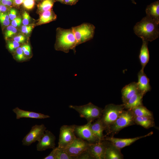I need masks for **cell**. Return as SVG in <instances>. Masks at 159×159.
Returning a JSON list of instances; mask_svg holds the SVG:
<instances>
[{"mask_svg": "<svg viewBox=\"0 0 159 159\" xmlns=\"http://www.w3.org/2000/svg\"><path fill=\"white\" fill-rule=\"evenodd\" d=\"M159 24L146 15L136 23L133 28L134 32L142 40L152 42L159 37Z\"/></svg>", "mask_w": 159, "mask_h": 159, "instance_id": "obj_1", "label": "cell"}, {"mask_svg": "<svg viewBox=\"0 0 159 159\" xmlns=\"http://www.w3.org/2000/svg\"><path fill=\"white\" fill-rule=\"evenodd\" d=\"M77 42L71 28L64 29L58 28L57 30L56 40L55 45L56 50L67 53L73 50L75 53Z\"/></svg>", "mask_w": 159, "mask_h": 159, "instance_id": "obj_2", "label": "cell"}, {"mask_svg": "<svg viewBox=\"0 0 159 159\" xmlns=\"http://www.w3.org/2000/svg\"><path fill=\"white\" fill-rule=\"evenodd\" d=\"M125 109L124 104H110L102 109L100 117L104 127L107 130L116 120Z\"/></svg>", "mask_w": 159, "mask_h": 159, "instance_id": "obj_3", "label": "cell"}, {"mask_svg": "<svg viewBox=\"0 0 159 159\" xmlns=\"http://www.w3.org/2000/svg\"><path fill=\"white\" fill-rule=\"evenodd\" d=\"M134 117L131 110H124L114 122L106 130L107 134L112 136L124 128L135 124Z\"/></svg>", "mask_w": 159, "mask_h": 159, "instance_id": "obj_4", "label": "cell"}, {"mask_svg": "<svg viewBox=\"0 0 159 159\" xmlns=\"http://www.w3.org/2000/svg\"><path fill=\"white\" fill-rule=\"evenodd\" d=\"M69 107L77 111L81 117L85 118L87 123H92L95 120L100 118L102 110V108L91 102L82 105H70Z\"/></svg>", "mask_w": 159, "mask_h": 159, "instance_id": "obj_5", "label": "cell"}, {"mask_svg": "<svg viewBox=\"0 0 159 159\" xmlns=\"http://www.w3.org/2000/svg\"><path fill=\"white\" fill-rule=\"evenodd\" d=\"M77 42V45L89 41L94 37L95 26L88 23H84L71 28Z\"/></svg>", "mask_w": 159, "mask_h": 159, "instance_id": "obj_6", "label": "cell"}, {"mask_svg": "<svg viewBox=\"0 0 159 159\" xmlns=\"http://www.w3.org/2000/svg\"><path fill=\"white\" fill-rule=\"evenodd\" d=\"M75 125H63L60 128L58 147L65 149L77 138L74 129Z\"/></svg>", "mask_w": 159, "mask_h": 159, "instance_id": "obj_7", "label": "cell"}, {"mask_svg": "<svg viewBox=\"0 0 159 159\" xmlns=\"http://www.w3.org/2000/svg\"><path fill=\"white\" fill-rule=\"evenodd\" d=\"M46 128L43 124L33 126L22 140L23 145L29 146L36 141H39L44 135Z\"/></svg>", "mask_w": 159, "mask_h": 159, "instance_id": "obj_8", "label": "cell"}, {"mask_svg": "<svg viewBox=\"0 0 159 159\" xmlns=\"http://www.w3.org/2000/svg\"><path fill=\"white\" fill-rule=\"evenodd\" d=\"M92 123H87L82 125H75L74 132L78 138L87 142L89 143H95L99 142L94 135L90 128Z\"/></svg>", "mask_w": 159, "mask_h": 159, "instance_id": "obj_9", "label": "cell"}, {"mask_svg": "<svg viewBox=\"0 0 159 159\" xmlns=\"http://www.w3.org/2000/svg\"><path fill=\"white\" fill-rule=\"evenodd\" d=\"M89 143L77 138L73 142L64 150L69 156L75 157L85 151Z\"/></svg>", "mask_w": 159, "mask_h": 159, "instance_id": "obj_10", "label": "cell"}, {"mask_svg": "<svg viewBox=\"0 0 159 159\" xmlns=\"http://www.w3.org/2000/svg\"><path fill=\"white\" fill-rule=\"evenodd\" d=\"M107 141L105 140L95 143H89L86 151L93 159H104Z\"/></svg>", "mask_w": 159, "mask_h": 159, "instance_id": "obj_11", "label": "cell"}, {"mask_svg": "<svg viewBox=\"0 0 159 159\" xmlns=\"http://www.w3.org/2000/svg\"><path fill=\"white\" fill-rule=\"evenodd\" d=\"M55 136L50 131L45 130L44 134L37 145V151H42L55 147Z\"/></svg>", "mask_w": 159, "mask_h": 159, "instance_id": "obj_12", "label": "cell"}, {"mask_svg": "<svg viewBox=\"0 0 159 159\" xmlns=\"http://www.w3.org/2000/svg\"><path fill=\"white\" fill-rule=\"evenodd\" d=\"M153 133V132H151L146 135L132 138H117L111 136L105 138L104 140L110 142L121 150L125 147L130 145L140 139L152 135Z\"/></svg>", "mask_w": 159, "mask_h": 159, "instance_id": "obj_13", "label": "cell"}, {"mask_svg": "<svg viewBox=\"0 0 159 159\" xmlns=\"http://www.w3.org/2000/svg\"><path fill=\"white\" fill-rule=\"evenodd\" d=\"M138 82H137L139 91L144 95L151 90L149 79L144 70H140L138 74Z\"/></svg>", "mask_w": 159, "mask_h": 159, "instance_id": "obj_14", "label": "cell"}, {"mask_svg": "<svg viewBox=\"0 0 159 159\" xmlns=\"http://www.w3.org/2000/svg\"><path fill=\"white\" fill-rule=\"evenodd\" d=\"M13 112L16 115V119H19L22 118L43 119L50 117L48 115L34 112L24 110L16 107L13 110Z\"/></svg>", "mask_w": 159, "mask_h": 159, "instance_id": "obj_15", "label": "cell"}, {"mask_svg": "<svg viewBox=\"0 0 159 159\" xmlns=\"http://www.w3.org/2000/svg\"><path fill=\"white\" fill-rule=\"evenodd\" d=\"M123 159V156L120 151V149L110 142L107 141L104 159Z\"/></svg>", "mask_w": 159, "mask_h": 159, "instance_id": "obj_16", "label": "cell"}, {"mask_svg": "<svg viewBox=\"0 0 159 159\" xmlns=\"http://www.w3.org/2000/svg\"><path fill=\"white\" fill-rule=\"evenodd\" d=\"M139 92L136 82H131L124 87L121 90L123 104L126 103L132 96Z\"/></svg>", "mask_w": 159, "mask_h": 159, "instance_id": "obj_17", "label": "cell"}, {"mask_svg": "<svg viewBox=\"0 0 159 159\" xmlns=\"http://www.w3.org/2000/svg\"><path fill=\"white\" fill-rule=\"evenodd\" d=\"M141 46L139 57L141 66V70H144L145 67L148 62L149 60V53L148 47V41L142 40Z\"/></svg>", "mask_w": 159, "mask_h": 159, "instance_id": "obj_18", "label": "cell"}, {"mask_svg": "<svg viewBox=\"0 0 159 159\" xmlns=\"http://www.w3.org/2000/svg\"><path fill=\"white\" fill-rule=\"evenodd\" d=\"M147 16L159 24V1H155L148 5L145 9Z\"/></svg>", "mask_w": 159, "mask_h": 159, "instance_id": "obj_19", "label": "cell"}, {"mask_svg": "<svg viewBox=\"0 0 159 159\" xmlns=\"http://www.w3.org/2000/svg\"><path fill=\"white\" fill-rule=\"evenodd\" d=\"M144 95L139 92L132 96L125 103V109L131 110L139 106L143 105L142 100Z\"/></svg>", "mask_w": 159, "mask_h": 159, "instance_id": "obj_20", "label": "cell"}, {"mask_svg": "<svg viewBox=\"0 0 159 159\" xmlns=\"http://www.w3.org/2000/svg\"><path fill=\"white\" fill-rule=\"evenodd\" d=\"M90 127L94 134L98 139V142H100L104 140L105 137L103 132L105 130V128L100 118L97 119V120L94 123H92Z\"/></svg>", "mask_w": 159, "mask_h": 159, "instance_id": "obj_21", "label": "cell"}, {"mask_svg": "<svg viewBox=\"0 0 159 159\" xmlns=\"http://www.w3.org/2000/svg\"><path fill=\"white\" fill-rule=\"evenodd\" d=\"M135 124L140 125L146 129H148L155 125L153 117L146 116L134 117Z\"/></svg>", "mask_w": 159, "mask_h": 159, "instance_id": "obj_22", "label": "cell"}, {"mask_svg": "<svg viewBox=\"0 0 159 159\" xmlns=\"http://www.w3.org/2000/svg\"><path fill=\"white\" fill-rule=\"evenodd\" d=\"M56 18V15L51 9L41 13L38 23L39 25L46 24L55 20Z\"/></svg>", "mask_w": 159, "mask_h": 159, "instance_id": "obj_23", "label": "cell"}, {"mask_svg": "<svg viewBox=\"0 0 159 159\" xmlns=\"http://www.w3.org/2000/svg\"><path fill=\"white\" fill-rule=\"evenodd\" d=\"M131 110L134 117L146 116L153 117L152 112L143 105L134 108Z\"/></svg>", "mask_w": 159, "mask_h": 159, "instance_id": "obj_24", "label": "cell"}, {"mask_svg": "<svg viewBox=\"0 0 159 159\" xmlns=\"http://www.w3.org/2000/svg\"><path fill=\"white\" fill-rule=\"evenodd\" d=\"M55 0H43L38 5L39 12H42L51 9L54 2Z\"/></svg>", "mask_w": 159, "mask_h": 159, "instance_id": "obj_25", "label": "cell"}, {"mask_svg": "<svg viewBox=\"0 0 159 159\" xmlns=\"http://www.w3.org/2000/svg\"><path fill=\"white\" fill-rule=\"evenodd\" d=\"M56 159H75V157L69 156L64 149L56 147Z\"/></svg>", "mask_w": 159, "mask_h": 159, "instance_id": "obj_26", "label": "cell"}, {"mask_svg": "<svg viewBox=\"0 0 159 159\" xmlns=\"http://www.w3.org/2000/svg\"><path fill=\"white\" fill-rule=\"evenodd\" d=\"M17 32L16 28L12 25L8 26L6 29L5 33V37L6 39L11 37L15 34Z\"/></svg>", "mask_w": 159, "mask_h": 159, "instance_id": "obj_27", "label": "cell"}, {"mask_svg": "<svg viewBox=\"0 0 159 159\" xmlns=\"http://www.w3.org/2000/svg\"><path fill=\"white\" fill-rule=\"evenodd\" d=\"M9 15L6 14L1 13L0 14V21L5 26H8L10 23Z\"/></svg>", "mask_w": 159, "mask_h": 159, "instance_id": "obj_28", "label": "cell"}, {"mask_svg": "<svg viewBox=\"0 0 159 159\" xmlns=\"http://www.w3.org/2000/svg\"><path fill=\"white\" fill-rule=\"evenodd\" d=\"M16 58L18 61L25 60L26 58L25 56L21 47H19L16 49Z\"/></svg>", "mask_w": 159, "mask_h": 159, "instance_id": "obj_29", "label": "cell"}, {"mask_svg": "<svg viewBox=\"0 0 159 159\" xmlns=\"http://www.w3.org/2000/svg\"><path fill=\"white\" fill-rule=\"evenodd\" d=\"M22 4L25 9L28 10H31L34 6L35 1L34 0H24Z\"/></svg>", "mask_w": 159, "mask_h": 159, "instance_id": "obj_30", "label": "cell"}, {"mask_svg": "<svg viewBox=\"0 0 159 159\" xmlns=\"http://www.w3.org/2000/svg\"><path fill=\"white\" fill-rule=\"evenodd\" d=\"M9 49L11 51H13L19 47L20 43L14 40L9 42L7 44Z\"/></svg>", "mask_w": 159, "mask_h": 159, "instance_id": "obj_31", "label": "cell"}, {"mask_svg": "<svg viewBox=\"0 0 159 159\" xmlns=\"http://www.w3.org/2000/svg\"><path fill=\"white\" fill-rule=\"evenodd\" d=\"M31 21V17L29 14L24 11L23 14L22 23L24 25H27L29 24Z\"/></svg>", "mask_w": 159, "mask_h": 159, "instance_id": "obj_32", "label": "cell"}, {"mask_svg": "<svg viewBox=\"0 0 159 159\" xmlns=\"http://www.w3.org/2000/svg\"><path fill=\"white\" fill-rule=\"evenodd\" d=\"M92 159L86 150L75 157V159Z\"/></svg>", "mask_w": 159, "mask_h": 159, "instance_id": "obj_33", "label": "cell"}, {"mask_svg": "<svg viewBox=\"0 0 159 159\" xmlns=\"http://www.w3.org/2000/svg\"><path fill=\"white\" fill-rule=\"evenodd\" d=\"M33 27L34 26L33 25H23L21 28V32L26 34H29L32 31Z\"/></svg>", "mask_w": 159, "mask_h": 159, "instance_id": "obj_34", "label": "cell"}, {"mask_svg": "<svg viewBox=\"0 0 159 159\" xmlns=\"http://www.w3.org/2000/svg\"><path fill=\"white\" fill-rule=\"evenodd\" d=\"M21 19L20 18H16L12 20L11 24L14 27H16L19 26L21 24Z\"/></svg>", "mask_w": 159, "mask_h": 159, "instance_id": "obj_35", "label": "cell"}, {"mask_svg": "<svg viewBox=\"0 0 159 159\" xmlns=\"http://www.w3.org/2000/svg\"><path fill=\"white\" fill-rule=\"evenodd\" d=\"M26 39L25 37L23 35H19L15 36L14 38V40L19 43H23L24 42Z\"/></svg>", "mask_w": 159, "mask_h": 159, "instance_id": "obj_36", "label": "cell"}, {"mask_svg": "<svg viewBox=\"0 0 159 159\" xmlns=\"http://www.w3.org/2000/svg\"><path fill=\"white\" fill-rule=\"evenodd\" d=\"M56 147L53 149L52 151L47 156L43 159H56Z\"/></svg>", "mask_w": 159, "mask_h": 159, "instance_id": "obj_37", "label": "cell"}, {"mask_svg": "<svg viewBox=\"0 0 159 159\" xmlns=\"http://www.w3.org/2000/svg\"><path fill=\"white\" fill-rule=\"evenodd\" d=\"M10 19L12 20L16 18L17 11L14 9H11L9 14Z\"/></svg>", "mask_w": 159, "mask_h": 159, "instance_id": "obj_38", "label": "cell"}, {"mask_svg": "<svg viewBox=\"0 0 159 159\" xmlns=\"http://www.w3.org/2000/svg\"><path fill=\"white\" fill-rule=\"evenodd\" d=\"M78 1L79 0H64L63 4L72 5L76 4Z\"/></svg>", "mask_w": 159, "mask_h": 159, "instance_id": "obj_39", "label": "cell"}, {"mask_svg": "<svg viewBox=\"0 0 159 159\" xmlns=\"http://www.w3.org/2000/svg\"><path fill=\"white\" fill-rule=\"evenodd\" d=\"M13 0H1V4L6 6H10L12 4Z\"/></svg>", "mask_w": 159, "mask_h": 159, "instance_id": "obj_40", "label": "cell"}, {"mask_svg": "<svg viewBox=\"0 0 159 159\" xmlns=\"http://www.w3.org/2000/svg\"><path fill=\"white\" fill-rule=\"evenodd\" d=\"M24 0H13L14 4L16 6H19L23 4Z\"/></svg>", "mask_w": 159, "mask_h": 159, "instance_id": "obj_41", "label": "cell"}, {"mask_svg": "<svg viewBox=\"0 0 159 159\" xmlns=\"http://www.w3.org/2000/svg\"><path fill=\"white\" fill-rule=\"evenodd\" d=\"M7 9L6 6L2 4H0V12H5L6 11Z\"/></svg>", "mask_w": 159, "mask_h": 159, "instance_id": "obj_42", "label": "cell"}, {"mask_svg": "<svg viewBox=\"0 0 159 159\" xmlns=\"http://www.w3.org/2000/svg\"><path fill=\"white\" fill-rule=\"evenodd\" d=\"M57 1H59L60 2H61L62 3H64V0H56Z\"/></svg>", "mask_w": 159, "mask_h": 159, "instance_id": "obj_43", "label": "cell"}, {"mask_svg": "<svg viewBox=\"0 0 159 159\" xmlns=\"http://www.w3.org/2000/svg\"><path fill=\"white\" fill-rule=\"evenodd\" d=\"M132 2V3H133V4H136V2L135 1V0H131Z\"/></svg>", "mask_w": 159, "mask_h": 159, "instance_id": "obj_44", "label": "cell"}, {"mask_svg": "<svg viewBox=\"0 0 159 159\" xmlns=\"http://www.w3.org/2000/svg\"><path fill=\"white\" fill-rule=\"evenodd\" d=\"M1 0H0V2H1Z\"/></svg>", "mask_w": 159, "mask_h": 159, "instance_id": "obj_45", "label": "cell"}]
</instances>
